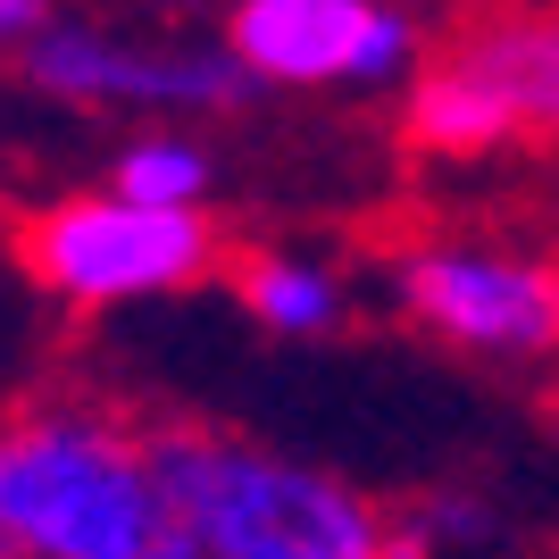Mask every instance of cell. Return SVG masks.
Masks as SVG:
<instances>
[{"instance_id":"6da1fadb","label":"cell","mask_w":559,"mask_h":559,"mask_svg":"<svg viewBox=\"0 0 559 559\" xmlns=\"http://www.w3.org/2000/svg\"><path fill=\"white\" fill-rule=\"evenodd\" d=\"M0 535L25 559H201L151 435L75 401L0 426Z\"/></svg>"},{"instance_id":"7a4b0ae2","label":"cell","mask_w":559,"mask_h":559,"mask_svg":"<svg viewBox=\"0 0 559 559\" xmlns=\"http://www.w3.org/2000/svg\"><path fill=\"white\" fill-rule=\"evenodd\" d=\"M151 467H159L176 518L192 526L201 559H384L393 518L359 485L326 476L309 460L234 443L210 426H151Z\"/></svg>"},{"instance_id":"3957f363","label":"cell","mask_w":559,"mask_h":559,"mask_svg":"<svg viewBox=\"0 0 559 559\" xmlns=\"http://www.w3.org/2000/svg\"><path fill=\"white\" fill-rule=\"evenodd\" d=\"M25 276L75 309L142 301V293H185L217 267V226L201 210H142V201H59L17 234Z\"/></svg>"},{"instance_id":"277c9868","label":"cell","mask_w":559,"mask_h":559,"mask_svg":"<svg viewBox=\"0 0 559 559\" xmlns=\"http://www.w3.org/2000/svg\"><path fill=\"white\" fill-rule=\"evenodd\" d=\"M401 301H409V318H426L460 350H492V359H551L559 350V267L551 259L435 242V251L401 259Z\"/></svg>"},{"instance_id":"5b68a950","label":"cell","mask_w":559,"mask_h":559,"mask_svg":"<svg viewBox=\"0 0 559 559\" xmlns=\"http://www.w3.org/2000/svg\"><path fill=\"white\" fill-rule=\"evenodd\" d=\"M25 75L59 100H134V109H234L251 68L234 50H151L93 25H50L25 50Z\"/></svg>"},{"instance_id":"8992f818","label":"cell","mask_w":559,"mask_h":559,"mask_svg":"<svg viewBox=\"0 0 559 559\" xmlns=\"http://www.w3.org/2000/svg\"><path fill=\"white\" fill-rule=\"evenodd\" d=\"M376 17V0H234L226 50L251 84H350Z\"/></svg>"},{"instance_id":"52a82bcc","label":"cell","mask_w":559,"mask_h":559,"mask_svg":"<svg viewBox=\"0 0 559 559\" xmlns=\"http://www.w3.org/2000/svg\"><path fill=\"white\" fill-rule=\"evenodd\" d=\"M451 68H467L518 126L559 134V17L543 9H492L451 43Z\"/></svg>"},{"instance_id":"ba28073f","label":"cell","mask_w":559,"mask_h":559,"mask_svg":"<svg viewBox=\"0 0 559 559\" xmlns=\"http://www.w3.org/2000/svg\"><path fill=\"white\" fill-rule=\"evenodd\" d=\"M401 126H409L418 151H443V159H476V151H501V142L518 134V117L501 109V100H492L467 68H451V59H443V68H426L418 84H409Z\"/></svg>"},{"instance_id":"9c48e42d","label":"cell","mask_w":559,"mask_h":559,"mask_svg":"<svg viewBox=\"0 0 559 559\" xmlns=\"http://www.w3.org/2000/svg\"><path fill=\"white\" fill-rule=\"evenodd\" d=\"M234 293L259 326L276 334H326L343 318V284L318 259H284V251H242L234 259Z\"/></svg>"},{"instance_id":"30bf717a","label":"cell","mask_w":559,"mask_h":559,"mask_svg":"<svg viewBox=\"0 0 559 559\" xmlns=\"http://www.w3.org/2000/svg\"><path fill=\"white\" fill-rule=\"evenodd\" d=\"M117 201H142V210H201V192H210V151H192L176 134H151L134 142L109 176Z\"/></svg>"},{"instance_id":"8fae6325","label":"cell","mask_w":559,"mask_h":559,"mask_svg":"<svg viewBox=\"0 0 559 559\" xmlns=\"http://www.w3.org/2000/svg\"><path fill=\"white\" fill-rule=\"evenodd\" d=\"M409 526L426 535V551H485V543H501V518H492L485 492H426L409 510Z\"/></svg>"},{"instance_id":"7c38bea8","label":"cell","mask_w":559,"mask_h":559,"mask_svg":"<svg viewBox=\"0 0 559 559\" xmlns=\"http://www.w3.org/2000/svg\"><path fill=\"white\" fill-rule=\"evenodd\" d=\"M50 17H59V0H0V50H34L50 34Z\"/></svg>"},{"instance_id":"4fadbf2b","label":"cell","mask_w":559,"mask_h":559,"mask_svg":"<svg viewBox=\"0 0 559 559\" xmlns=\"http://www.w3.org/2000/svg\"><path fill=\"white\" fill-rule=\"evenodd\" d=\"M151 9H210V0H151Z\"/></svg>"},{"instance_id":"5bb4252c","label":"cell","mask_w":559,"mask_h":559,"mask_svg":"<svg viewBox=\"0 0 559 559\" xmlns=\"http://www.w3.org/2000/svg\"><path fill=\"white\" fill-rule=\"evenodd\" d=\"M0 559H25V551H17V543H9V535H0Z\"/></svg>"}]
</instances>
